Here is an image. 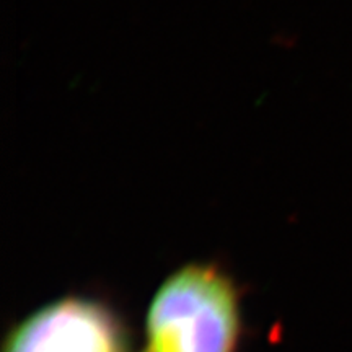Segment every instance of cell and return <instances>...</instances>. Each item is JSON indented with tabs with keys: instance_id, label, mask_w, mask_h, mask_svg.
Returning a JSON list of instances; mask_svg holds the SVG:
<instances>
[{
	"instance_id": "obj_1",
	"label": "cell",
	"mask_w": 352,
	"mask_h": 352,
	"mask_svg": "<svg viewBox=\"0 0 352 352\" xmlns=\"http://www.w3.org/2000/svg\"><path fill=\"white\" fill-rule=\"evenodd\" d=\"M148 352H233L239 300L232 280L210 264H189L158 289L147 316Z\"/></svg>"
},
{
	"instance_id": "obj_2",
	"label": "cell",
	"mask_w": 352,
	"mask_h": 352,
	"mask_svg": "<svg viewBox=\"0 0 352 352\" xmlns=\"http://www.w3.org/2000/svg\"><path fill=\"white\" fill-rule=\"evenodd\" d=\"M3 352H126L124 333L107 307L65 298L26 318Z\"/></svg>"
}]
</instances>
